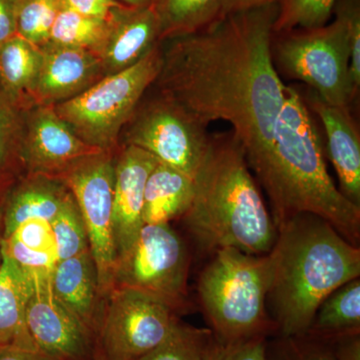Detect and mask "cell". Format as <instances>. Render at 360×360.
<instances>
[{"label":"cell","mask_w":360,"mask_h":360,"mask_svg":"<svg viewBox=\"0 0 360 360\" xmlns=\"http://www.w3.org/2000/svg\"><path fill=\"white\" fill-rule=\"evenodd\" d=\"M278 4L229 14L193 34L167 40L155 84L200 122L224 120L257 179L274 146L285 86L271 54Z\"/></svg>","instance_id":"cell-1"},{"label":"cell","mask_w":360,"mask_h":360,"mask_svg":"<svg viewBox=\"0 0 360 360\" xmlns=\"http://www.w3.org/2000/svg\"><path fill=\"white\" fill-rule=\"evenodd\" d=\"M257 180L269 195L276 229L296 215L309 213L326 220L359 246L360 207L348 200L331 179L319 130L293 86H285L271 155Z\"/></svg>","instance_id":"cell-2"},{"label":"cell","mask_w":360,"mask_h":360,"mask_svg":"<svg viewBox=\"0 0 360 360\" xmlns=\"http://www.w3.org/2000/svg\"><path fill=\"white\" fill-rule=\"evenodd\" d=\"M269 255L271 283L267 305L278 336L307 333L321 303L360 276L359 246L309 213L296 215L277 229Z\"/></svg>","instance_id":"cell-3"},{"label":"cell","mask_w":360,"mask_h":360,"mask_svg":"<svg viewBox=\"0 0 360 360\" xmlns=\"http://www.w3.org/2000/svg\"><path fill=\"white\" fill-rule=\"evenodd\" d=\"M194 186L184 219L201 250L231 248L264 255L272 250L276 225L232 131L210 135Z\"/></svg>","instance_id":"cell-4"},{"label":"cell","mask_w":360,"mask_h":360,"mask_svg":"<svg viewBox=\"0 0 360 360\" xmlns=\"http://www.w3.org/2000/svg\"><path fill=\"white\" fill-rule=\"evenodd\" d=\"M270 283L269 253L250 255L231 248L212 252L198 281V295L213 336L232 342L276 335L267 309Z\"/></svg>","instance_id":"cell-5"},{"label":"cell","mask_w":360,"mask_h":360,"mask_svg":"<svg viewBox=\"0 0 360 360\" xmlns=\"http://www.w3.org/2000/svg\"><path fill=\"white\" fill-rule=\"evenodd\" d=\"M160 66V44L136 65L106 75L79 96L56 104L54 110L87 144L116 153L123 127L155 84Z\"/></svg>","instance_id":"cell-6"},{"label":"cell","mask_w":360,"mask_h":360,"mask_svg":"<svg viewBox=\"0 0 360 360\" xmlns=\"http://www.w3.org/2000/svg\"><path fill=\"white\" fill-rule=\"evenodd\" d=\"M350 37L340 15L321 27L274 33L271 54L277 71L304 82L331 105L349 106L359 92L350 75Z\"/></svg>","instance_id":"cell-7"},{"label":"cell","mask_w":360,"mask_h":360,"mask_svg":"<svg viewBox=\"0 0 360 360\" xmlns=\"http://www.w3.org/2000/svg\"><path fill=\"white\" fill-rule=\"evenodd\" d=\"M188 270L186 246L174 229L144 224L134 245L116 260L113 288L141 291L179 314L187 307Z\"/></svg>","instance_id":"cell-8"},{"label":"cell","mask_w":360,"mask_h":360,"mask_svg":"<svg viewBox=\"0 0 360 360\" xmlns=\"http://www.w3.org/2000/svg\"><path fill=\"white\" fill-rule=\"evenodd\" d=\"M127 125L125 144L148 151L194 179L210 146L208 125L161 94L139 105Z\"/></svg>","instance_id":"cell-9"},{"label":"cell","mask_w":360,"mask_h":360,"mask_svg":"<svg viewBox=\"0 0 360 360\" xmlns=\"http://www.w3.org/2000/svg\"><path fill=\"white\" fill-rule=\"evenodd\" d=\"M115 153L86 156L56 179L68 187L82 212L104 300L112 290L117 260L113 234Z\"/></svg>","instance_id":"cell-10"},{"label":"cell","mask_w":360,"mask_h":360,"mask_svg":"<svg viewBox=\"0 0 360 360\" xmlns=\"http://www.w3.org/2000/svg\"><path fill=\"white\" fill-rule=\"evenodd\" d=\"M179 321V314L158 298L113 288L104 300L96 345L106 360H136L167 340Z\"/></svg>","instance_id":"cell-11"},{"label":"cell","mask_w":360,"mask_h":360,"mask_svg":"<svg viewBox=\"0 0 360 360\" xmlns=\"http://www.w3.org/2000/svg\"><path fill=\"white\" fill-rule=\"evenodd\" d=\"M101 151L82 141L53 105L26 110L20 155L23 174L58 179L77 161Z\"/></svg>","instance_id":"cell-12"},{"label":"cell","mask_w":360,"mask_h":360,"mask_svg":"<svg viewBox=\"0 0 360 360\" xmlns=\"http://www.w3.org/2000/svg\"><path fill=\"white\" fill-rule=\"evenodd\" d=\"M26 326L39 352L56 360H94L96 341L58 302L51 281H33Z\"/></svg>","instance_id":"cell-13"},{"label":"cell","mask_w":360,"mask_h":360,"mask_svg":"<svg viewBox=\"0 0 360 360\" xmlns=\"http://www.w3.org/2000/svg\"><path fill=\"white\" fill-rule=\"evenodd\" d=\"M153 155L124 144L115 153L113 234L117 258L134 245L143 227L144 191L149 174L158 163Z\"/></svg>","instance_id":"cell-14"},{"label":"cell","mask_w":360,"mask_h":360,"mask_svg":"<svg viewBox=\"0 0 360 360\" xmlns=\"http://www.w3.org/2000/svg\"><path fill=\"white\" fill-rule=\"evenodd\" d=\"M33 89L32 106L56 105L75 98L104 77L94 52L47 42Z\"/></svg>","instance_id":"cell-15"},{"label":"cell","mask_w":360,"mask_h":360,"mask_svg":"<svg viewBox=\"0 0 360 360\" xmlns=\"http://www.w3.org/2000/svg\"><path fill=\"white\" fill-rule=\"evenodd\" d=\"M303 99L326 130L328 155L340 180V193L360 207V136L349 106L331 105L311 90Z\"/></svg>","instance_id":"cell-16"},{"label":"cell","mask_w":360,"mask_h":360,"mask_svg":"<svg viewBox=\"0 0 360 360\" xmlns=\"http://www.w3.org/2000/svg\"><path fill=\"white\" fill-rule=\"evenodd\" d=\"M51 290L58 302L97 341L105 300L101 295L96 262L89 250L58 262L52 274Z\"/></svg>","instance_id":"cell-17"},{"label":"cell","mask_w":360,"mask_h":360,"mask_svg":"<svg viewBox=\"0 0 360 360\" xmlns=\"http://www.w3.org/2000/svg\"><path fill=\"white\" fill-rule=\"evenodd\" d=\"M160 44L153 7H124L112 20L110 34L97 53L104 77L136 65Z\"/></svg>","instance_id":"cell-18"},{"label":"cell","mask_w":360,"mask_h":360,"mask_svg":"<svg viewBox=\"0 0 360 360\" xmlns=\"http://www.w3.org/2000/svg\"><path fill=\"white\" fill-rule=\"evenodd\" d=\"M70 191L60 180L40 174H23L13 182L2 200L4 238L28 220L51 222Z\"/></svg>","instance_id":"cell-19"},{"label":"cell","mask_w":360,"mask_h":360,"mask_svg":"<svg viewBox=\"0 0 360 360\" xmlns=\"http://www.w3.org/2000/svg\"><path fill=\"white\" fill-rule=\"evenodd\" d=\"M32 288L30 276L4 253L0 266V347L37 350L26 326V305Z\"/></svg>","instance_id":"cell-20"},{"label":"cell","mask_w":360,"mask_h":360,"mask_svg":"<svg viewBox=\"0 0 360 360\" xmlns=\"http://www.w3.org/2000/svg\"><path fill=\"white\" fill-rule=\"evenodd\" d=\"M194 179L158 161L144 191V224H169L184 217L193 202Z\"/></svg>","instance_id":"cell-21"},{"label":"cell","mask_w":360,"mask_h":360,"mask_svg":"<svg viewBox=\"0 0 360 360\" xmlns=\"http://www.w3.org/2000/svg\"><path fill=\"white\" fill-rule=\"evenodd\" d=\"M2 251L32 281H51L58 262L51 222L28 220L4 238Z\"/></svg>","instance_id":"cell-22"},{"label":"cell","mask_w":360,"mask_h":360,"mask_svg":"<svg viewBox=\"0 0 360 360\" xmlns=\"http://www.w3.org/2000/svg\"><path fill=\"white\" fill-rule=\"evenodd\" d=\"M40 65L41 49L18 35L0 44V87L25 110L32 108Z\"/></svg>","instance_id":"cell-23"},{"label":"cell","mask_w":360,"mask_h":360,"mask_svg":"<svg viewBox=\"0 0 360 360\" xmlns=\"http://www.w3.org/2000/svg\"><path fill=\"white\" fill-rule=\"evenodd\" d=\"M227 0H151L160 41L205 30L224 18Z\"/></svg>","instance_id":"cell-24"},{"label":"cell","mask_w":360,"mask_h":360,"mask_svg":"<svg viewBox=\"0 0 360 360\" xmlns=\"http://www.w3.org/2000/svg\"><path fill=\"white\" fill-rule=\"evenodd\" d=\"M307 333L326 338L360 333L359 277L341 285L321 303Z\"/></svg>","instance_id":"cell-25"},{"label":"cell","mask_w":360,"mask_h":360,"mask_svg":"<svg viewBox=\"0 0 360 360\" xmlns=\"http://www.w3.org/2000/svg\"><path fill=\"white\" fill-rule=\"evenodd\" d=\"M112 20H98L59 8L49 42L85 49L97 56L108 34Z\"/></svg>","instance_id":"cell-26"},{"label":"cell","mask_w":360,"mask_h":360,"mask_svg":"<svg viewBox=\"0 0 360 360\" xmlns=\"http://www.w3.org/2000/svg\"><path fill=\"white\" fill-rule=\"evenodd\" d=\"M25 108L0 87V174L18 179L23 174L21 146L25 127Z\"/></svg>","instance_id":"cell-27"},{"label":"cell","mask_w":360,"mask_h":360,"mask_svg":"<svg viewBox=\"0 0 360 360\" xmlns=\"http://www.w3.org/2000/svg\"><path fill=\"white\" fill-rule=\"evenodd\" d=\"M51 225L58 262L89 250L84 220L70 191Z\"/></svg>","instance_id":"cell-28"},{"label":"cell","mask_w":360,"mask_h":360,"mask_svg":"<svg viewBox=\"0 0 360 360\" xmlns=\"http://www.w3.org/2000/svg\"><path fill=\"white\" fill-rule=\"evenodd\" d=\"M59 0H16V35L41 47L51 39Z\"/></svg>","instance_id":"cell-29"},{"label":"cell","mask_w":360,"mask_h":360,"mask_svg":"<svg viewBox=\"0 0 360 360\" xmlns=\"http://www.w3.org/2000/svg\"><path fill=\"white\" fill-rule=\"evenodd\" d=\"M210 328H200L179 321L167 340L136 360H201Z\"/></svg>","instance_id":"cell-30"},{"label":"cell","mask_w":360,"mask_h":360,"mask_svg":"<svg viewBox=\"0 0 360 360\" xmlns=\"http://www.w3.org/2000/svg\"><path fill=\"white\" fill-rule=\"evenodd\" d=\"M336 0H279L274 32L309 30L328 25Z\"/></svg>","instance_id":"cell-31"},{"label":"cell","mask_w":360,"mask_h":360,"mask_svg":"<svg viewBox=\"0 0 360 360\" xmlns=\"http://www.w3.org/2000/svg\"><path fill=\"white\" fill-rule=\"evenodd\" d=\"M265 360H336L328 338L307 333L267 340Z\"/></svg>","instance_id":"cell-32"},{"label":"cell","mask_w":360,"mask_h":360,"mask_svg":"<svg viewBox=\"0 0 360 360\" xmlns=\"http://www.w3.org/2000/svg\"><path fill=\"white\" fill-rule=\"evenodd\" d=\"M269 338L226 342L217 340L212 333L208 338L201 360H265Z\"/></svg>","instance_id":"cell-33"},{"label":"cell","mask_w":360,"mask_h":360,"mask_svg":"<svg viewBox=\"0 0 360 360\" xmlns=\"http://www.w3.org/2000/svg\"><path fill=\"white\" fill-rule=\"evenodd\" d=\"M333 13L343 18L350 37V75L357 92L360 87V0H336Z\"/></svg>","instance_id":"cell-34"},{"label":"cell","mask_w":360,"mask_h":360,"mask_svg":"<svg viewBox=\"0 0 360 360\" xmlns=\"http://www.w3.org/2000/svg\"><path fill=\"white\" fill-rule=\"evenodd\" d=\"M59 6L82 15L108 21L115 20L127 7L115 0H59Z\"/></svg>","instance_id":"cell-35"},{"label":"cell","mask_w":360,"mask_h":360,"mask_svg":"<svg viewBox=\"0 0 360 360\" xmlns=\"http://www.w3.org/2000/svg\"><path fill=\"white\" fill-rule=\"evenodd\" d=\"M328 340L336 360H360V333H347Z\"/></svg>","instance_id":"cell-36"},{"label":"cell","mask_w":360,"mask_h":360,"mask_svg":"<svg viewBox=\"0 0 360 360\" xmlns=\"http://www.w3.org/2000/svg\"><path fill=\"white\" fill-rule=\"evenodd\" d=\"M16 0H0V44L16 35Z\"/></svg>","instance_id":"cell-37"},{"label":"cell","mask_w":360,"mask_h":360,"mask_svg":"<svg viewBox=\"0 0 360 360\" xmlns=\"http://www.w3.org/2000/svg\"><path fill=\"white\" fill-rule=\"evenodd\" d=\"M0 360H56L39 352L20 347L0 348Z\"/></svg>","instance_id":"cell-38"},{"label":"cell","mask_w":360,"mask_h":360,"mask_svg":"<svg viewBox=\"0 0 360 360\" xmlns=\"http://www.w3.org/2000/svg\"><path fill=\"white\" fill-rule=\"evenodd\" d=\"M278 2L279 0H227L224 6V18L238 11L267 6V4H278Z\"/></svg>","instance_id":"cell-39"},{"label":"cell","mask_w":360,"mask_h":360,"mask_svg":"<svg viewBox=\"0 0 360 360\" xmlns=\"http://www.w3.org/2000/svg\"><path fill=\"white\" fill-rule=\"evenodd\" d=\"M16 179H18L0 174V198L4 196V194L8 191L9 187L13 186V182L15 181Z\"/></svg>","instance_id":"cell-40"},{"label":"cell","mask_w":360,"mask_h":360,"mask_svg":"<svg viewBox=\"0 0 360 360\" xmlns=\"http://www.w3.org/2000/svg\"><path fill=\"white\" fill-rule=\"evenodd\" d=\"M123 6L129 7H146L150 6L151 0H115Z\"/></svg>","instance_id":"cell-41"},{"label":"cell","mask_w":360,"mask_h":360,"mask_svg":"<svg viewBox=\"0 0 360 360\" xmlns=\"http://www.w3.org/2000/svg\"><path fill=\"white\" fill-rule=\"evenodd\" d=\"M2 200L0 201V266H1L2 259H4V252H2V243H4V224H2Z\"/></svg>","instance_id":"cell-42"},{"label":"cell","mask_w":360,"mask_h":360,"mask_svg":"<svg viewBox=\"0 0 360 360\" xmlns=\"http://www.w3.org/2000/svg\"><path fill=\"white\" fill-rule=\"evenodd\" d=\"M94 360H106L105 357L103 356V354H101V350H99V348L96 347V355H94Z\"/></svg>","instance_id":"cell-43"},{"label":"cell","mask_w":360,"mask_h":360,"mask_svg":"<svg viewBox=\"0 0 360 360\" xmlns=\"http://www.w3.org/2000/svg\"><path fill=\"white\" fill-rule=\"evenodd\" d=\"M2 200H4V196H2V198H0V201H1Z\"/></svg>","instance_id":"cell-44"},{"label":"cell","mask_w":360,"mask_h":360,"mask_svg":"<svg viewBox=\"0 0 360 360\" xmlns=\"http://www.w3.org/2000/svg\"><path fill=\"white\" fill-rule=\"evenodd\" d=\"M0 348H2V347H0Z\"/></svg>","instance_id":"cell-45"}]
</instances>
